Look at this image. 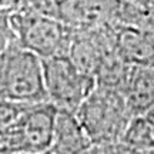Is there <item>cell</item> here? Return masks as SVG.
Returning <instances> with one entry per match:
<instances>
[{
  "mask_svg": "<svg viewBox=\"0 0 154 154\" xmlns=\"http://www.w3.org/2000/svg\"><path fill=\"white\" fill-rule=\"evenodd\" d=\"M76 117L91 143L99 149L119 143L133 120L120 90L103 84H96L76 111Z\"/></svg>",
  "mask_w": 154,
  "mask_h": 154,
  "instance_id": "obj_1",
  "label": "cell"
},
{
  "mask_svg": "<svg viewBox=\"0 0 154 154\" xmlns=\"http://www.w3.org/2000/svg\"><path fill=\"white\" fill-rule=\"evenodd\" d=\"M10 27L13 40L42 60L69 56L74 32L56 17L29 7H14L10 10Z\"/></svg>",
  "mask_w": 154,
  "mask_h": 154,
  "instance_id": "obj_2",
  "label": "cell"
},
{
  "mask_svg": "<svg viewBox=\"0 0 154 154\" xmlns=\"http://www.w3.org/2000/svg\"><path fill=\"white\" fill-rule=\"evenodd\" d=\"M0 101L14 104L47 101L43 60L14 40L0 53Z\"/></svg>",
  "mask_w": 154,
  "mask_h": 154,
  "instance_id": "obj_3",
  "label": "cell"
},
{
  "mask_svg": "<svg viewBox=\"0 0 154 154\" xmlns=\"http://www.w3.org/2000/svg\"><path fill=\"white\" fill-rule=\"evenodd\" d=\"M43 67L47 103L57 111L76 114L96 87V79L82 72L67 56L43 60Z\"/></svg>",
  "mask_w": 154,
  "mask_h": 154,
  "instance_id": "obj_4",
  "label": "cell"
},
{
  "mask_svg": "<svg viewBox=\"0 0 154 154\" xmlns=\"http://www.w3.org/2000/svg\"><path fill=\"white\" fill-rule=\"evenodd\" d=\"M127 7L124 0H49V16L73 32H91L123 24Z\"/></svg>",
  "mask_w": 154,
  "mask_h": 154,
  "instance_id": "obj_5",
  "label": "cell"
},
{
  "mask_svg": "<svg viewBox=\"0 0 154 154\" xmlns=\"http://www.w3.org/2000/svg\"><path fill=\"white\" fill-rule=\"evenodd\" d=\"M56 117L57 110L47 101L26 104L9 130L5 147L14 154L49 153Z\"/></svg>",
  "mask_w": 154,
  "mask_h": 154,
  "instance_id": "obj_6",
  "label": "cell"
},
{
  "mask_svg": "<svg viewBox=\"0 0 154 154\" xmlns=\"http://www.w3.org/2000/svg\"><path fill=\"white\" fill-rule=\"evenodd\" d=\"M120 93L133 117H141L154 106V67L128 66Z\"/></svg>",
  "mask_w": 154,
  "mask_h": 154,
  "instance_id": "obj_7",
  "label": "cell"
},
{
  "mask_svg": "<svg viewBox=\"0 0 154 154\" xmlns=\"http://www.w3.org/2000/svg\"><path fill=\"white\" fill-rule=\"evenodd\" d=\"M114 46L117 54L128 66L154 67V42L141 29L127 24L116 26Z\"/></svg>",
  "mask_w": 154,
  "mask_h": 154,
  "instance_id": "obj_8",
  "label": "cell"
},
{
  "mask_svg": "<svg viewBox=\"0 0 154 154\" xmlns=\"http://www.w3.org/2000/svg\"><path fill=\"white\" fill-rule=\"evenodd\" d=\"M94 147L76 114L57 111L51 154H87Z\"/></svg>",
  "mask_w": 154,
  "mask_h": 154,
  "instance_id": "obj_9",
  "label": "cell"
},
{
  "mask_svg": "<svg viewBox=\"0 0 154 154\" xmlns=\"http://www.w3.org/2000/svg\"><path fill=\"white\" fill-rule=\"evenodd\" d=\"M24 106L26 104H14V103L0 101V147H5L9 130L11 128L19 114L22 113Z\"/></svg>",
  "mask_w": 154,
  "mask_h": 154,
  "instance_id": "obj_10",
  "label": "cell"
},
{
  "mask_svg": "<svg viewBox=\"0 0 154 154\" xmlns=\"http://www.w3.org/2000/svg\"><path fill=\"white\" fill-rule=\"evenodd\" d=\"M100 150L103 151V154H154V143L131 146V144L119 141L107 147H101Z\"/></svg>",
  "mask_w": 154,
  "mask_h": 154,
  "instance_id": "obj_11",
  "label": "cell"
},
{
  "mask_svg": "<svg viewBox=\"0 0 154 154\" xmlns=\"http://www.w3.org/2000/svg\"><path fill=\"white\" fill-rule=\"evenodd\" d=\"M10 10L11 9H0V53L13 40L10 27Z\"/></svg>",
  "mask_w": 154,
  "mask_h": 154,
  "instance_id": "obj_12",
  "label": "cell"
},
{
  "mask_svg": "<svg viewBox=\"0 0 154 154\" xmlns=\"http://www.w3.org/2000/svg\"><path fill=\"white\" fill-rule=\"evenodd\" d=\"M124 2H128L136 6H141V7H153L154 6V0H124Z\"/></svg>",
  "mask_w": 154,
  "mask_h": 154,
  "instance_id": "obj_13",
  "label": "cell"
},
{
  "mask_svg": "<svg viewBox=\"0 0 154 154\" xmlns=\"http://www.w3.org/2000/svg\"><path fill=\"white\" fill-rule=\"evenodd\" d=\"M143 117L146 119V121L149 123L150 128H151V134H153V138H154V106H153V109H151L146 116H143Z\"/></svg>",
  "mask_w": 154,
  "mask_h": 154,
  "instance_id": "obj_14",
  "label": "cell"
},
{
  "mask_svg": "<svg viewBox=\"0 0 154 154\" xmlns=\"http://www.w3.org/2000/svg\"><path fill=\"white\" fill-rule=\"evenodd\" d=\"M87 154H103V151H101V150H100L99 147H96V146H94L93 149L90 150V151H88Z\"/></svg>",
  "mask_w": 154,
  "mask_h": 154,
  "instance_id": "obj_15",
  "label": "cell"
},
{
  "mask_svg": "<svg viewBox=\"0 0 154 154\" xmlns=\"http://www.w3.org/2000/svg\"><path fill=\"white\" fill-rule=\"evenodd\" d=\"M0 154H14V153H11L10 150H7L6 147H0Z\"/></svg>",
  "mask_w": 154,
  "mask_h": 154,
  "instance_id": "obj_16",
  "label": "cell"
},
{
  "mask_svg": "<svg viewBox=\"0 0 154 154\" xmlns=\"http://www.w3.org/2000/svg\"><path fill=\"white\" fill-rule=\"evenodd\" d=\"M44 154H51V153H50V151H49V153H44Z\"/></svg>",
  "mask_w": 154,
  "mask_h": 154,
  "instance_id": "obj_17",
  "label": "cell"
}]
</instances>
